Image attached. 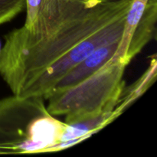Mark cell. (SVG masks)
I'll use <instances>...</instances> for the list:
<instances>
[{
	"mask_svg": "<svg viewBox=\"0 0 157 157\" xmlns=\"http://www.w3.org/2000/svg\"><path fill=\"white\" fill-rule=\"evenodd\" d=\"M157 61L156 55L150 61V66L144 75L133 84L127 87H124L121 92L117 104L114 108L115 116L117 117L129 106L131 105L136 100L142 96L146 90L153 84L156 78Z\"/></svg>",
	"mask_w": 157,
	"mask_h": 157,
	"instance_id": "9",
	"label": "cell"
},
{
	"mask_svg": "<svg viewBox=\"0 0 157 157\" xmlns=\"http://www.w3.org/2000/svg\"><path fill=\"white\" fill-rule=\"evenodd\" d=\"M25 8V0H0V25L9 22Z\"/></svg>",
	"mask_w": 157,
	"mask_h": 157,
	"instance_id": "11",
	"label": "cell"
},
{
	"mask_svg": "<svg viewBox=\"0 0 157 157\" xmlns=\"http://www.w3.org/2000/svg\"><path fill=\"white\" fill-rule=\"evenodd\" d=\"M142 1L145 2H148V1H149V0H142Z\"/></svg>",
	"mask_w": 157,
	"mask_h": 157,
	"instance_id": "13",
	"label": "cell"
},
{
	"mask_svg": "<svg viewBox=\"0 0 157 157\" xmlns=\"http://www.w3.org/2000/svg\"><path fill=\"white\" fill-rule=\"evenodd\" d=\"M125 18L126 16H124L110 23L74 47L38 75L23 90L19 97H41L45 99L57 83L71 69L79 64L98 48L121 38Z\"/></svg>",
	"mask_w": 157,
	"mask_h": 157,
	"instance_id": "3",
	"label": "cell"
},
{
	"mask_svg": "<svg viewBox=\"0 0 157 157\" xmlns=\"http://www.w3.org/2000/svg\"><path fill=\"white\" fill-rule=\"evenodd\" d=\"M119 40L98 48L79 64L71 69L57 83L52 91L77 84L99 70L115 55L119 44Z\"/></svg>",
	"mask_w": 157,
	"mask_h": 157,
	"instance_id": "6",
	"label": "cell"
},
{
	"mask_svg": "<svg viewBox=\"0 0 157 157\" xmlns=\"http://www.w3.org/2000/svg\"><path fill=\"white\" fill-rule=\"evenodd\" d=\"M113 110H105L100 114L90 117L73 124H66L61 141H67L81 137L90 138L92 135L98 133L116 119L117 117L115 116Z\"/></svg>",
	"mask_w": 157,
	"mask_h": 157,
	"instance_id": "8",
	"label": "cell"
},
{
	"mask_svg": "<svg viewBox=\"0 0 157 157\" xmlns=\"http://www.w3.org/2000/svg\"><path fill=\"white\" fill-rule=\"evenodd\" d=\"M41 97L14 95L0 100V132L12 142V148L22 141L28 126L37 117L48 113Z\"/></svg>",
	"mask_w": 157,
	"mask_h": 157,
	"instance_id": "4",
	"label": "cell"
},
{
	"mask_svg": "<svg viewBox=\"0 0 157 157\" xmlns=\"http://www.w3.org/2000/svg\"><path fill=\"white\" fill-rule=\"evenodd\" d=\"M66 127L49 113L35 117L28 126L24 140L12 148V153H46L59 143Z\"/></svg>",
	"mask_w": 157,
	"mask_h": 157,
	"instance_id": "5",
	"label": "cell"
},
{
	"mask_svg": "<svg viewBox=\"0 0 157 157\" xmlns=\"http://www.w3.org/2000/svg\"><path fill=\"white\" fill-rule=\"evenodd\" d=\"M127 66L109 61L99 70L77 84L51 92L44 100L52 116L64 115L70 124L105 110H113L125 87L123 77Z\"/></svg>",
	"mask_w": 157,
	"mask_h": 157,
	"instance_id": "2",
	"label": "cell"
},
{
	"mask_svg": "<svg viewBox=\"0 0 157 157\" xmlns=\"http://www.w3.org/2000/svg\"><path fill=\"white\" fill-rule=\"evenodd\" d=\"M157 18L156 0H149L144 13L136 27L127 50L126 61L127 64L136 56L144 48L156 37Z\"/></svg>",
	"mask_w": 157,
	"mask_h": 157,
	"instance_id": "7",
	"label": "cell"
},
{
	"mask_svg": "<svg viewBox=\"0 0 157 157\" xmlns=\"http://www.w3.org/2000/svg\"><path fill=\"white\" fill-rule=\"evenodd\" d=\"M12 144L8 137L0 132V154H11Z\"/></svg>",
	"mask_w": 157,
	"mask_h": 157,
	"instance_id": "12",
	"label": "cell"
},
{
	"mask_svg": "<svg viewBox=\"0 0 157 157\" xmlns=\"http://www.w3.org/2000/svg\"><path fill=\"white\" fill-rule=\"evenodd\" d=\"M146 5L147 2L142 0H133L126 15L124 30L119 40L117 50L110 61H119L124 65H128L126 61L127 50L136 27L144 15Z\"/></svg>",
	"mask_w": 157,
	"mask_h": 157,
	"instance_id": "10",
	"label": "cell"
},
{
	"mask_svg": "<svg viewBox=\"0 0 157 157\" xmlns=\"http://www.w3.org/2000/svg\"><path fill=\"white\" fill-rule=\"evenodd\" d=\"M102 1H109V0H102Z\"/></svg>",
	"mask_w": 157,
	"mask_h": 157,
	"instance_id": "15",
	"label": "cell"
},
{
	"mask_svg": "<svg viewBox=\"0 0 157 157\" xmlns=\"http://www.w3.org/2000/svg\"><path fill=\"white\" fill-rule=\"evenodd\" d=\"M132 2H102L47 38L15 47L3 46L0 52V75L12 94L19 96L38 75L74 47L126 16Z\"/></svg>",
	"mask_w": 157,
	"mask_h": 157,
	"instance_id": "1",
	"label": "cell"
},
{
	"mask_svg": "<svg viewBox=\"0 0 157 157\" xmlns=\"http://www.w3.org/2000/svg\"><path fill=\"white\" fill-rule=\"evenodd\" d=\"M0 52H1V44H0Z\"/></svg>",
	"mask_w": 157,
	"mask_h": 157,
	"instance_id": "14",
	"label": "cell"
}]
</instances>
